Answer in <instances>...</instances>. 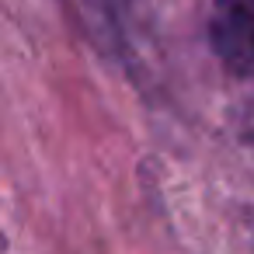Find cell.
Wrapping results in <instances>:
<instances>
[{
    "label": "cell",
    "instance_id": "1",
    "mask_svg": "<svg viewBox=\"0 0 254 254\" xmlns=\"http://www.w3.org/2000/svg\"><path fill=\"white\" fill-rule=\"evenodd\" d=\"M209 46L240 80H254V0H216L209 14Z\"/></svg>",
    "mask_w": 254,
    "mask_h": 254
}]
</instances>
